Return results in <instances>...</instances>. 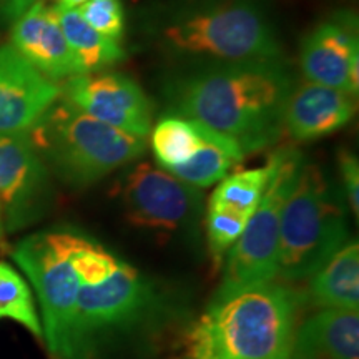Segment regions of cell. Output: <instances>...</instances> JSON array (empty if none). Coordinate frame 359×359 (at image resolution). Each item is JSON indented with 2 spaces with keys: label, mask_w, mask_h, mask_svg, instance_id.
Instances as JSON below:
<instances>
[{
  "label": "cell",
  "mask_w": 359,
  "mask_h": 359,
  "mask_svg": "<svg viewBox=\"0 0 359 359\" xmlns=\"http://www.w3.org/2000/svg\"><path fill=\"white\" fill-rule=\"evenodd\" d=\"M74 228L39 231L15 245L12 257L37 293L43 338L58 359L70 358L79 273L72 262Z\"/></svg>",
  "instance_id": "cell-8"
},
{
  "label": "cell",
  "mask_w": 359,
  "mask_h": 359,
  "mask_svg": "<svg viewBox=\"0 0 359 359\" xmlns=\"http://www.w3.org/2000/svg\"><path fill=\"white\" fill-rule=\"evenodd\" d=\"M245 156L246 154L235 140L201 125L200 145L185 163L172 168L168 173L201 190L222 182Z\"/></svg>",
  "instance_id": "cell-18"
},
{
  "label": "cell",
  "mask_w": 359,
  "mask_h": 359,
  "mask_svg": "<svg viewBox=\"0 0 359 359\" xmlns=\"http://www.w3.org/2000/svg\"><path fill=\"white\" fill-rule=\"evenodd\" d=\"M27 135L47 168L72 187L93 185L147 150V138L98 122L64 97Z\"/></svg>",
  "instance_id": "cell-5"
},
{
  "label": "cell",
  "mask_w": 359,
  "mask_h": 359,
  "mask_svg": "<svg viewBox=\"0 0 359 359\" xmlns=\"http://www.w3.org/2000/svg\"><path fill=\"white\" fill-rule=\"evenodd\" d=\"M148 137L156 165L170 172L185 163L200 145L201 123L167 111L154 123Z\"/></svg>",
  "instance_id": "cell-20"
},
{
  "label": "cell",
  "mask_w": 359,
  "mask_h": 359,
  "mask_svg": "<svg viewBox=\"0 0 359 359\" xmlns=\"http://www.w3.org/2000/svg\"><path fill=\"white\" fill-rule=\"evenodd\" d=\"M338 165L341 173V185H343V196L348 201V208L354 217L359 215V161L353 151H338Z\"/></svg>",
  "instance_id": "cell-25"
},
{
  "label": "cell",
  "mask_w": 359,
  "mask_h": 359,
  "mask_svg": "<svg viewBox=\"0 0 359 359\" xmlns=\"http://www.w3.org/2000/svg\"><path fill=\"white\" fill-rule=\"evenodd\" d=\"M248 218V215L208 201V208H206V236H208V246L215 262H223L228 251L243 233Z\"/></svg>",
  "instance_id": "cell-23"
},
{
  "label": "cell",
  "mask_w": 359,
  "mask_h": 359,
  "mask_svg": "<svg viewBox=\"0 0 359 359\" xmlns=\"http://www.w3.org/2000/svg\"><path fill=\"white\" fill-rule=\"evenodd\" d=\"M269 177V167L264 163L263 167L240 170V172L228 173L210 196V203L223 205L226 208L235 210L243 215L255 212L259 200H262L264 188H266Z\"/></svg>",
  "instance_id": "cell-21"
},
{
  "label": "cell",
  "mask_w": 359,
  "mask_h": 359,
  "mask_svg": "<svg viewBox=\"0 0 359 359\" xmlns=\"http://www.w3.org/2000/svg\"><path fill=\"white\" fill-rule=\"evenodd\" d=\"M294 79L285 58L196 64L165 80L170 114L235 140L246 155L275 145Z\"/></svg>",
  "instance_id": "cell-1"
},
{
  "label": "cell",
  "mask_w": 359,
  "mask_h": 359,
  "mask_svg": "<svg viewBox=\"0 0 359 359\" xmlns=\"http://www.w3.org/2000/svg\"><path fill=\"white\" fill-rule=\"evenodd\" d=\"M85 2H87V0H57V6L67 8H77Z\"/></svg>",
  "instance_id": "cell-27"
},
{
  "label": "cell",
  "mask_w": 359,
  "mask_h": 359,
  "mask_svg": "<svg viewBox=\"0 0 359 359\" xmlns=\"http://www.w3.org/2000/svg\"><path fill=\"white\" fill-rule=\"evenodd\" d=\"M343 198L333 180L304 160L281 213L276 278L286 283L309 280L348 243Z\"/></svg>",
  "instance_id": "cell-6"
},
{
  "label": "cell",
  "mask_w": 359,
  "mask_h": 359,
  "mask_svg": "<svg viewBox=\"0 0 359 359\" xmlns=\"http://www.w3.org/2000/svg\"><path fill=\"white\" fill-rule=\"evenodd\" d=\"M57 20L77 62L80 75L105 72L125 60L127 52L120 42L103 37L82 19L77 8H67L53 4Z\"/></svg>",
  "instance_id": "cell-19"
},
{
  "label": "cell",
  "mask_w": 359,
  "mask_h": 359,
  "mask_svg": "<svg viewBox=\"0 0 359 359\" xmlns=\"http://www.w3.org/2000/svg\"><path fill=\"white\" fill-rule=\"evenodd\" d=\"M356 109V98L343 90L304 80L291 90L283 114V132L296 142L320 140L346 127Z\"/></svg>",
  "instance_id": "cell-15"
},
{
  "label": "cell",
  "mask_w": 359,
  "mask_h": 359,
  "mask_svg": "<svg viewBox=\"0 0 359 359\" xmlns=\"http://www.w3.org/2000/svg\"><path fill=\"white\" fill-rule=\"evenodd\" d=\"M11 45L53 82L62 85L80 75L50 4L37 0L12 22Z\"/></svg>",
  "instance_id": "cell-14"
},
{
  "label": "cell",
  "mask_w": 359,
  "mask_h": 359,
  "mask_svg": "<svg viewBox=\"0 0 359 359\" xmlns=\"http://www.w3.org/2000/svg\"><path fill=\"white\" fill-rule=\"evenodd\" d=\"M269 177L262 200L238 241L224 257L222 283L212 304H218L263 283L275 281L280 255V224L304 158L294 147L276 148L268 156Z\"/></svg>",
  "instance_id": "cell-7"
},
{
  "label": "cell",
  "mask_w": 359,
  "mask_h": 359,
  "mask_svg": "<svg viewBox=\"0 0 359 359\" xmlns=\"http://www.w3.org/2000/svg\"><path fill=\"white\" fill-rule=\"evenodd\" d=\"M302 299L269 281L212 304L190 334V359H290Z\"/></svg>",
  "instance_id": "cell-4"
},
{
  "label": "cell",
  "mask_w": 359,
  "mask_h": 359,
  "mask_svg": "<svg viewBox=\"0 0 359 359\" xmlns=\"http://www.w3.org/2000/svg\"><path fill=\"white\" fill-rule=\"evenodd\" d=\"M147 35L165 55L195 64L276 60L275 25L253 0H200L151 12Z\"/></svg>",
  "instance_id": "cell-2"
},
{
  "label": "cell",
  "mask_w": 359,
  "mask_h": 359,
  "mask_svg": "<svg viewBox=\"0 0 359 359\" xmlns=\"http://www.w3.org/2000/svg\"><path fill=\"white\" fill-rule=\"evenodd\" d=\"M34 2H37V0H0V15L12 24Z\"/></svg>",
  "instance_id": "cell-26"
},
{
  "label": "cell",
  "mask_w": 359,
  "mask_h": 359,
  "mask_svg": "<svg viewBox=\"0 0 359 359\" xmlns=\"http://www.w3.org/2000/svg\"><path fill=\"white\" fill-rule=\"evenodd\" d=\"M299 67L308 82L359 93L358 15L338 11L318 22L299 45Z\"/></svg>",
  "instance_id": "cell-12"
},
{
  "label": "cell",
  "mask_w": 359,
  "mask_h": 359,
  "mask_svg": "<svg viewBox=\"0 0 359 359\" xmlns=\"http://www.w3.org/2000/svg\"><path fill=\"white\" fill-rule=\"evenodd\" d=\"M72 262L79 290L69 359H95L102 346L154 313L156 296L137 268L79 230L72 235Z\"/></svg>",
  "instance_id": "cell-3"
},
{
  "label": "cell",
  "mask_w": 359,
  "mask_h": 359,
  "mask_svg": "<svg viewBox=\"0 0 359 359\" xmlns=\"http://www.w3.org/2000/svg\"><path fill=\"white\" fill-rule=\"evenodd\" d=\"M2 318L19 323L34 336L43 338L42 323L29 285L15 269L0 262V320Z\"/></svg>",
  "instance_id": "cell-22"
},
{
  "label": "cell",
  "mask_w": 359,
  "mask_h": 359,
  "mask_svg": "<svg viewBox=\"0 0 359 359\" xmlns=\"http://www.w3.org/2000/svg\"><path fill=\"white\" fill-rule=\"evenodd\" d=\"M290 359H359V314L321 309L296 330Z\"/></svg>",
  "instance_id": "cell-16"
},
{
  "label": "cell",
  "mask_w": 359,
  "mask_h": 359,
  "mask_svg": "<svg viewBox=\"0 0 359 359\" xmlns=\"http://www.w3.org/2000/svg\"><path fill=\"white\" fill-rule=\"evenodd\" d=\"M40 2H45V4H50V2H55V4H57V0H40ZM50 6H53V4H50Z\"/></svg>",
  "instance_id": "cell-28"
},
{
  "label": "cell",
  "mask_w": 359,
  "mask_h": 359,
  "mask_svg": "<svg viewBox=\"0 0 359 359\" xmlns=\"http://www.w3.org/2000/svg\"><path fill=\"white\" fill-rule=\"evenodd\" d=\"M309 296L321 309H359V245L348 241L311 276Z\"/></svg>",
  "instance_id": "cell-17"
},
{
  "label": "cell",
  "mask_w": 359,
  "mask_h": 359,
  "mask_svg": "<svg viewBox=\"0 0 359 359\" xmlns=\"http://www.w3.org/2000/svg\"><path fill=\"white\" fill-rule=\"evenodd\" d=\"M60 97V83L40 74L11 43L0 47V135H27Z\"/></svg>",
  "instance_id": "cell-13"
},
{
  "label": "cell",
  "mask_w": 359,
  "mask_h": 359,
  "mask_svg": "<svg viewBox=\"0 0 359 359\" xmlns=\"http://www.w3.org/2000/svg\"><path fill=\"white\" fill-rule=\"evenodd\" d=\"M62 97L98 122L140 138L154 127V103L147 92L120 72L75 75L62 83Z\"/></svg>",
  "instance_id": "cell-11"
},
{
  "label": "cell",
  "mask_w": 359,
  "mask_h": 359,
  "mask_svg": "<svg viewBox=\"0 0 359 359\" xmlns=\"http://www.w3.org/2000/svg\"><path fill=\"white\" fill-rule=\"evenodd\" d=\"M118 193L128 222L147 230H178L198 217L203 203L198 188L147 161L125 175Z\"/></svg>",
  "instance_id": "cell-9"
},
{
  "label": "cell",
  "mask_w": 359,
  "mask_h": 359,
  "mask_svg": "<svg viewBox=\"0 0 359 359\" xmlns=\"http://www.w3.org/2000/svg\"><path fill=\"white\" fill-rule=\"evenodd\" d=\"M50 193L48 168L29 135H0V241L37 222Z\"/></svg>",
  "instance_id": "cell-10"
},
{
  "label": "cell",
  "mask_w": 359,
  "mask_h": 359,
  "mask_svg": "<svg viewBox=\"0 0 359 359\" xmlns=\"http://www.w3.org/2000/svg\"><path fill=\"white\" fill-rule=\"evenodd\" d=\"M82 19L103 37L122 42L127 25L123 0H87L77 7Z\"/></svg>",
  "instance_id": "cell-24"
}]
</instances>
